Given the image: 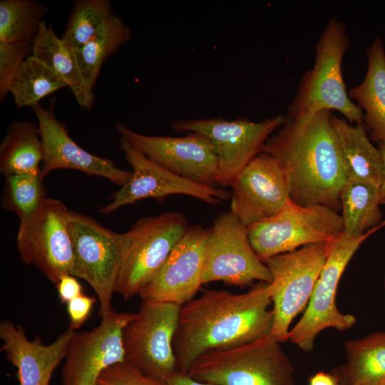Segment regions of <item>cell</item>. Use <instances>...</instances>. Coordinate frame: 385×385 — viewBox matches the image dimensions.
I'll use <instances>...</instances> for the list:
<instances>
[{
    "label": "cell",
    "mask_w": 385,
    "mask_h": 385,
    "mask_svg": "<svg viewBox=\"0 0 385 385\" xmlns=\"http://www.w3.org/2000/svg\"><path fill=\"white\" fill-rule=\"evenodd\" d=\"M272 286L260 282L233 294L205 289L181 307L173 346L177 371L187 374L200 356L254 342L272 334Z\"/></svg>",
    "instance_id": "6da1fadb"
},
{
    "label": "cell",
    "mask_w": 385,
    "mask_h": 385,
    "mask_svg": "<svg viewBox=\"0 0 385 385\" xmlns=\"http://www.w3.org/2000/svg\"><path fill=\"white\" fill-rule=\"evenodd\" d=\"M331 115L332 111L325 110L303 120L285 115L284 123L266 140L262 152L282 163L294 203L322 205L339 212V191L348 174Z\"/></svg>",
    "instance_id": "7a4b0ae2"
},
{
    "label": "cell",
    "mask_w": 385,
    "mask_h": 385,
    "mask_svg": "<svg viewBox=\"0 0 385 385\" xmlns=\"http://www.w3.org/2000/svg\"><path fill=\"white\" fill-rule=\"evenodd\" d=\"M349 44L345 24L330 19L316 44L314 64L302 77L286 116L303 120L322 111L336 110L350 123H363V111L349 97L342 76V58Z\"/></svg>",
    "instance_id": "3957f363"
},
{
    "label": "cell",
    "mask_w": 385,
    "mask_h": 385,
    "mask_svg": "<svg viewBox=\"0 0 385 385\" xmlns=\"http://www.w3.org/2000/svg\"><path fill=\"white\" fill-rule=\"evenodd\" d=\"M272 334L235 348L207 353L187 374L212 385H295L294 369Z\"/></svg>",
    "instance_id": "277c9868"
},
{
    "label": "cell",
    "mask_w": 385,
    "mask_h": 385,
    "mask_svg": "<svg viewBox=\"0 0 385 385\" xmlns=\"http://www.w3.org/2000/svg\"><path fill=\"white\" fill-rule=\"evenodd\" d=\"M189 227L183 213L168 212L141 218L127 232L118 233L121 265L115 292L125 299L138 295Z\"/></svg>",
    "instance_id": "5b68a950"
},
{
    "label": "cell",
    "mask_w": 385,
    "mask_h": 385,
    "mask_svg": "<svg viewBox=\"0 0 385 385\" xmlns=\"http://www.w3.org/2000/svg\"><path fill=\"white\" fill-rule=\"evenodd\" d=\"M385 226L381 225L366 233L348 237L343 233L329 243L326 262L314 286L311 298L303 315L289 330L288 341L305 351L314 347L317 335L323 330L332 328L344 332L356 323L350 314L341 312L336 304L338 284L343 272L358 248L369 236Z\"/></svg>",
    "instance_id": "8992f818"
},
{
    "label": "cell",
    "mask_w": 385,
    "mask_h": 385,
    "mask_svg": "<svg viewBox=\"0 0 385 385\" xmlns=\"http://www.w3.org/2000/svg\"><path fill=\"white\" fill-rule=\"evenodd\" d=\"M250 244L262 261L303 246L329 242L344 233L341 215L322 205L301 206L290 198L276 215L247 227Z\"/></svg>",
    "instance_id": "52a82bcc"
},
{
    "label": "cell",
    "mask_w": 385,
    "mask_h": 385,
    "mask_svg": "<svg viewBox=\"0 0 385 385\" xmlns=\"http://www.w3.org/2000/svg\"><path fill=\"white\" fill-rule=\"evenodd\" d=\"M329 243L307 245L263 262L272 277V334L281 343L288 341L291 323L311 298L326 262Z\"/></svg>",
    "instance_id": "ba28073f"
},
{
    "label": "cell",
    "mask_w": 385,
    "mask_h": 385,
    "mask_svg": "<svg viewBox=\"0 0 385 385\" xmlns=\"http://www.w3.org/2000/svg\"><path fill=\"white\" fill-rule=\"evenodd\" d=\"M181 307L143 299L123 331L125 361L163 381L176 372L173 342Z\"/></svg>",
    "instance_id": "9c48e42d"
},
{
    "label": "cell",
    "mask_w": 385,
    "mask_h": 385,
    "mask_svg": "<svg viewBox=\"0 0 385 385\" xmlns=\"http://www.w3.org/2000/svg\"><path fill=\"white\" fill-rule=\"evenodd\" d=\"M68 228L73 253L71 275L91 285L99 300L100 315H108L113 311L111 300L121 265L118 233L73 211H69Z\"/></svg>",
    "instance_id": "30bf717a"
},
{
    "label": "cell",
    "mask_w": 385,
    "mask_h": 385,
    "mask_svg": "<svg viewBox=\"0 0 385 385\" xmlns=\"http://www.w3.org/2000/svg\"><path fill=\"white\" fill-rule=\"evenodd\" d=\"M285 121L277 115L260 122L245 118L227 120L220 117L178 120L171 125L180 133H199L212 143L218 158L216 183L230 186L236 175L258 154L266 140Z\"/></svg>",
    "instance_id": "8fae6325"
},
{
    "label": "cell",
    "mask_w": 385,
    "mask_h": 385,
    "mask_svg": "<svg viewBox=\"0 0 385 385\" xmlns=\"http://www.w3.org/2000/svg\"><path fill=\"white\" fill-rule=\"evenodd\" d=\"M68 213L63 202L47 197L34 214L20 221L17 232L21 260L37 267L54 284L71 274L73 265Z\"/></svg>",
    "instance_id": "7c38bea8"
},
{
    "label": "cell",
    "mask_w": 385,
    "mask_h": 385,
    "mask_svg": "<svg viewBox=\"0 0 385 385\" xmlns=\"http://www.w3.org/2000/svg\"><path fill=\"white\" fill-rule=\"evenodd\" d=\"M255 280L271 284L272 277L253 250L247 227L230 210L223 212L210 228L205 252L203 284L222 281L245 287Z\"/></svg>",
    "instance_id": "4fadbf2b"
},
{
    "label": "cell",
    "mask_w": 385,
    "mask_h": 385,
    "mask_svg": "<svg viewBox=\"0 0 385 385\" xmlns=\"http://www.w3.org/2000/svg\"><path fill=\"white\" fill-rule=\"evenodd\" d=\"M119 148L133 171L128 181L112 195V201L99 210L103 214L143 199H163L170 195H189L212 205L222 204L231 197V193L223 189L197 183L171 173L123 137L120 138Z\"/></svg>",
    "instance_id": "5bb4252c"
},
{
    "label": "cell",
    "mask_w": 385,
    "mask_h": 385,
    "mask_svg": "<svg viewBox=\"0 0 385 385\" xmlns=\"http://www.w3.org/2000/svg\"><path fill=\"white\" fill-rule=\"evenodd\" d=\"M115 130L147 158L180 177L212 185L218 175V158L210 140L199 133L183 137L154 136L136 133L120 122Z\"/></svg>",
    "instance_id": "9a60e30c"
},
{
    "label": "cell",
    "mask_w": 385,
    "mask_h": 385,
    "mask_svg": "<svg viewBox=\"0 0 385 385\" xmlns=\"http://www.w3.org/2000/svg\"><path fill=\"white\" fill-rule=\"evenodd\" d=\"M230 187V211L247 227L278 213L291 195L282 163L265 152L236 175Z\"/></svg>",
    "instance_id": "2e32d148"
},
{
    "label": "cell",
    "mask_w": 385,
    "mask_h": 385,
    "mask_svg": "<svg viewBox=\"0 0 385 385\" xmlns=\"http://www.w3.org/2000/svg\"><path fill=\"white\" fill-rule=\"evenodd\" d=\"M133 314L113 310L97 327L76 332L62 369L63 385H96L103 371L124 362L123 331Z\"/></svg>",
    "instance_id": "e0dca14e"
},
{
    "label": "cell",
    "mask_w": 385,
    "mask_h": 385,
    "mask_svg": "<svg viewBox=\"0 0 385 385\" xmlns=\"http://www.w3.org/2000/svg\"><path fill=\"white\" fill-rule=\"evenodd\" d=\"M210 229L190 226L167 260L139 292L142 299L183 305L203 284L205 252Z\"/></svg>",
    "instance_id": "ac0fdd59"
},
{
    "label": "cell",
    "mask_w": 385,
    "mask_h": 385,
    "mask_svg": "<svg viewBox=\"0 0 385 385\" xmlns=\"http://www.w3.org/2000/svg\"><path fill=\"white\" fill-rule=\"evenodd\" d=\"M55 104L56 98H53L48 108L40 103L31 108L41 134L42 175L45 177L58 169L75 170L88 175L103 177L120 187L124 185L132 172L118 168L112 160L93 155L79 146L69 135L66 124L57 119Z\"/></svg>",
    "instance_id": "d6986e66"
},
{
    "label": "cell",
    "mask_w": 385,
    "mask_h": 385,
    "mask_svg": "<svg viewBox=\"0 0 385 385\" xmlns=\"http://www.w3.org/2000/svg\"><path fill=\"white\" fill-rule=\"evenodd\" d=\"M68 327L50 344H42L37 336L28 339L24 329L9 320L0 322L1 349L7 360L17 369L19 385H49L53 371L66 358L68 346L75 334Z\"/></svg>",
    "instance_id": "ffe728a7"
},
{
    "label": "cell",
    "mask_w": 385,
    "mask_h": 385,
    "mask_svg": "<svg viewBox=\"0 0 385 385\" xmlns=\"http://www.w3.org/2000/svg\"><path fill=\"white\" fill-rule=\"evenodd\" d=\"M368 68L363 81L350 88V99L363 111V123L373 140H385V51L382 41L376 38L366 52Z\"/></svg>",
    "instance_id": "44dd1931"
},
{
    "label": "cell",
    "mask_w": 385,
    "mask_h": 385,
    "mask_svg": "<svg viewBox=\"0 0 385 385\" xmlns=\"http://www.w3.org/2000/svg\"><path fill=\"white\" fill-rule=\"evenodd\" d=\"M345 362L333 370L340 385H381L385 381V332L344 344Z\"/></svg>",
    "instance_id": "7402d4cb"
},
{
    "label": "cell",
    "mask_w": 385,
    "mask_h": 385,
    "mask_svg": "<svg viewBox=\"0 0 385 385\" xmlns=\"http://www.w3.org/2000/svg\"><path fill=\"white\" fill-rule=\"evenodd\" d=\"M334 126L343 151L348 178L371 183L381 187L384 163L379 148L369 140L363 123L352 125L344 118L332 113Z\"/></svg>",
    "instance_id": "603a6c76"
},
{
    "label": "cell",
    "mask_w": 385,
    "mask_h": 385,
    "mask_svg": "<svg viewBox=\"0 0 385 385\" xmlns=\"http://www.w3.org/2000/svg\"><path fill=\"white\" fill-rule=\"evenodd\" d=\"M32 56L54 70L67 83L80 106L90 111L94 94L88 88L74 52L44 21L32 43Z\"/></svg>",
    "instance_id": "cb8c5ba5"
},
{
    "label": "cell",
    "mask_w": 385,
    "mask_h": 385,
    "mask_svg": "<svg viewBox=\"0 0 385 385\" xmlns=\"http://www.w3.org/2000/svg\"><path fill=\"white\" fill-rule=\"evenodd\" d=\"M43 147L37 122L14 120L0 145V173L5 177L41 171Z\"/></svg>",
    "instance_id": "d4e9b609"
},
{
    "label": "cell",
    "mask_w": 385,
    "mask_h": 385,
    "mask_svg": "<svg viewBox=\"0 0 385 385\" xmlns=\"http://www.w3.org/2000/svg\"><path fill=\"white\" fill-rule=\"evenodd\" d=\"M339 200L345 236L361 235L383 223L379 186L347 178L339 191Z\"/></svg>",
    "instance_id": "484cf974"
},
{
    "label": "cell",
    "mask_w": 385,
    "mask_h": 385,
    "mask_svg": "<svg viewBox=\"0 0 385 385\" xmlns=\"http://www.w3.org/2000/svg\"><path fill=\"white\" fill-rule=\"evenodd\" d=\"M130 36V26L113 15L103 29L74 52L86 83L92 93L103 63L128 41Z\"/></svg>",
    "instance_id": "4316f807"
},
{
    "label": "cell",
    "mask_w": 385,
    "mask_h": 385,
    "mask_svg": "<svg viewBox=\"0 0 385 385\" xmlns=\"http://www.w3.org/2000/svg\"><path fill=\"white\" fill-rule=\"evenodd\" d=\"M64 87H68L66 82L54 70L30 55L14 74L9 93L17 108H31Z\"/></svg>",
    "instance_id": "83f0119b"
},
{
    "label": "cell",
    "mask_w": 385,
    "mask_h": 385,
    "mask_svg": "<svg viewBox=\"0 0 385 385\" xmlns=\"http://www.w3.org/2000/svg\"><path fill=\"white\" fill-rule=\"evenodd\" d=\"M48 11L34 0H1L0 41L32 44Z\"/></svg>",
    "instance_id": "f1b7e54d"
},
{
    "label": "cell",
    "mask_w": 385,
    "mask_h": 385,
    "mask_svg": "<svg viewBox=\"0 0 385 385\" xmlns=\"http://www.w3.org/2000/svg\"><path fill=\"white\" fill-rule=\"evenodd\" d=\"M113 15L108 0L76 1L61 39L73 52L78 51L108 24Z\"/></svg>",
    "instance_id": "f546056e"
},
{
    "label": "cell",
    "mask_w": 385,
    "mask_h": 385,
    "mask_svg": "<svg viewBox=\"0 0 385 385\" xmlns=\"http://www.w3.org/2000/svg\"><path fill=\"white\" fill-rule=\"evenodd\" d=\"M5 178L1 205L4 210L14 212L19 221L29 217L48 197L41 171Z\"/></svg>",
    "instance_id": "4dcf8cb0"
},
{
    "label": "cell",
    "mask_w": 385,
    "mask_h": 385,
    "mask_svg": "<svg viewBox=\"0 0 385 385\" xmlns=\"http://www.w3.org/2000/svg\"><path fill=\"white\" fill-rule=\"evenodd\" d=\"M32 44L0 41V101L9 93L11 78L21 63L31 54Z\"/></svg>",
    "instance_id": "1f68e13d"
},
{
    "label": "cell",
    "mask_w": 385,
    "mask_h": 385,
    "mask_svg": "<svg viewBox=\"0 0 385 385\" xmlns=\"http://www.w3.org/2000/svg\"><path fill=\"white\" fill-rule=\"evenodd\" d=\"M96 385H168L163 380L145 374L124 361L103 371Z\"/></svg>",
    "instance_id": "d6a6232c"
},
{
    "label": "cell",
    "mask_w": 385,
    "mask_h": 385,
    "mask_svg": "<svg viewBox=\"0 0 385 385\" xmlns=\"http://www.w3.org/2000/svg\"><path fill=\"white\" fill-rule=\"evenodd\" d=\"M96 301L95 297L82 294L67 303L70 328L75 330L84 324Z\"/></svg>",
    "instance_id": "836d02e7"
},
{
    "label": "cell",
    "mask_w": 385,
    "mask_h": 385,
    "mask_svg": "<svg viewBox=\"0 0 385 385\" xmlns=\"http://www.w3.org/2000/svg\"><path fill=\"white\" fill-rule=\"evenodd\" d=\"M59 298L62 302L71 300L83 294V287L76 277L67 274L61 278L56 284Z\"/></svg>",
    "instance_id": "e575fe53"
},
{
    "label": "cell",
    "mask_w": 385,
    "mask_h": 385,
    "mask_svg": "<svg viewBox=\"0 0 385 385\" xmlns=\"http://www.w3.org/2000/svg\"><path fill=\"white\" fill-rule=\"evenodd\" d=\"M164 381L168 385H212L210 384L197 381L187 374H183L178 371L168 377Z\"/></svg>",
    "instance_id": "d590c367"
},
{
    "label": "cell",
    "mask_w": 385,
    "mask_h": 385,
    "mask_svg": "<svg viewBox=\"0 0 385 385\" xmlns=\"http://www.w3.org/2000/svg\"><path fill=\"white\" fill-rule=\"evenodd\" d=\"M309 385H340L337 375L334 373L317 372L309 379Z\"/></svg>",
    "instance_id": "8d00e7d4"
},
{
    "label": "cell",
    "mask_w": 385,
    "mask_h": 385,
    "mask_svg": "<svg viewBox=\"0 0 385 385\" xmlns=\"http://www.w3.org/2000/svg\"><path fill=\"white\" fill-rule=\"evenodd\" d=\"M378 143V148L381 153L384 163L383 180L380 187V202L381 205H385V140Z\"/></svg>",
    "instance_id": "74e56055"
},
{
    "label": "cell",
    "mask_w": 385,
    "mask_h": 385,
    "mask_svg": "<svg viewBox=\"0 0 385 385\" xmlns=\"http://www.w3.org/2000/svg\"><path fill=\"white\" fill-rule=\"evenodd\" d=\"M381 385H385V381H384Z\"/></svg>",
    "instance_id": "f35d334b"
},
{
    "label": "cell",
    "mask_w": 385,
    "mask_h": 385,
    "mask_svg": "<svg viewBox=\"0 0 385 385\" xmlns=\"http://www.w3.org/2000/svg\"><path fill=\"white\" fill-rule=\"evenodd\" d=\"M384 290H385V278H384Z\"/></svg>",
    "instance_id": "ab89813d"
}]
</instances>
